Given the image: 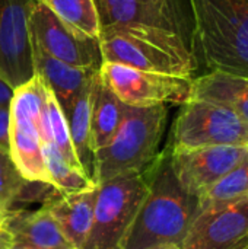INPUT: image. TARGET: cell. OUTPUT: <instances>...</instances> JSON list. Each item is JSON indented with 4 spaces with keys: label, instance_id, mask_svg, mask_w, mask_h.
I'll list each match as a JSON object with an SVG mask.
<instances>
[{
    "label": "cell",
    "instance_id": "cell-1",
    "mask_svg": "<svg viewBox=\"0 0 248 249\" xmlns=\"http://www.w3.org/2000/svg\"><path fill=\"white\" fill-rule=\"evenodd\" d=\"M148 174V194L120 249H145L168 244L180 247L199 214V198L186 193L180 185L171 166L168 147L159 152L149 165Z\"/></svg>",
    "mask_w": 248,
    "mask_h": 249
},
{
    "label": "cell",
    "instance_id": "cell-2",
    "mask_svg": "<svg viewBox=\"0 0 248 249\" xmlns=\"http://www.w3.org/2000/svg\"><path fill=\"white\" fill-rule=\"evenodd\" d=\"M102 63H118L162 74L191 77L197 69L193 42L184 35L139 23L101 26Z\"/></svg>",
    "mask_w": 248,
    "mask_h": 249
},
{
    "label": "cell",
    "instance_id": "cell-3",
    "mask_svg": "<svg viewBox=\"0 0 248 249\" xmlns=\"http://www.w3.org/2000/svg\"><path fill=\"white\" fill-rule=\"evenodd\" d=\"M196 41L212 70L248 77V0H189Z\"/></svg>",
    "mask_w": 248,
    "mask_h": 249
},
{
    "label": "cell",
    "instance_id": "cell-4",
    "mask_svg": "<svg viewBox=\"0 0 248 249\" xmlns=\"http://www.w3.org/2000/svg\"><path fill=\"white\" fill-rule=\"evenodd\" d=\"M167 105L127 107L111 142L95 152L92 181L99 185L113 178L145 171L159 155L167 124Z\"/></svg>",
    "mask_w": 248,
    "mask_h": 249
},
{
    "label": "cell",
    "instance_id": "cell-5",
    "mask_svg": "<svg viewBox=\"0 0 248 249\" xmlns=\"http://www.w3.org/2000/svg\"><path fill=\"white\" fill-rule=\"evenodd\" d=\"M45 85L35 74L16 88L10 101L9 155L28 182L48 185L41 152V118L45 104Z\"/></svg>",
    "mask_w": 248,
    "mask_h": 249
},
{
    "label": "cell",
    "instance_id": "cell-6",
    "mask_svg": "<svg viewBox=\"0 0 248 249\" xmlns=\"http://www.w3.org/2000/svg\"><path fill=\"white\" fill-rule=\"evenodd\" d=\"M148 168L96 185L94 222L85 249H120L127 229L148 194Z\"/></svg>",
    "mask_w": 248,
    "mask_h": 249
},
{
    "label": "cell",
    "instance_id": "cell-7",
    "mask_svg": "<svg viewBox=\"0 0 248 249\" xmlns=\"http://www.w3.org/2000/svg\"><path fill=\"white\" fill-rule=\"evenodd\" d=\"M212 146H248V123L222 105L187 101L174 121L170 150Z\"/></svg>",
    "mask_w": 248,
    "mask_h": 249
},
{
    "label": "cell",
    "instance_id": "cell-8",
    "mask_svg": "<svg viewBox=\"0 0 248 249\" xmlns=\"http://www.w3.org/2000/svg\"><path fill=\"white\" fill-rule=\"evenodd\" d=\"M98 73L104 85L127 107L183 105L190 99L193 77L146 71L118 63H102Z\"/></svg>",
    "mask_w": 248,
    "mask_h": 249
},
{
    "label": "cell",
    "instance_id": "cell-9",
    "mask_svg": "<svg viewBox=\"0 0 248 249\" xmlns=\"http://www.w3.org/2000/svg\"><path fill=\"white\" fill-rule=\"evenodd\" d=\"M29 32L32 45L61 63L82 69H99L102 64L99 38L63 22L38 0L29 15Z\"/></svg>",
    "mask_w": 248,
    "mask_h": 249
},
{
    "label": "cell",
    "instance_id": "cell-10",
    "mask_svg": "<svg viewBox=\"0 0 248 249\" xmlns=\"http://www.w3.org/2000/svg\"><path fill=\"white\" fill-rule=\"evenodd\" d=\"M37 0H0V79L13 90L35 76L29 15Z\"/></svg>",
    "mask_w": 248,
    "mask_h": 249
},
{
    "label": "cell",
    "instance_id": "cell-11",
    "mask_svg": "<svg viewBox=\"0 0 248 249\" xmlns=\"http://www.w3.org/2000/svg\"><path fill=\"white\" fill-rule=\"evenodd\" d=\"M180 249H248V196L200 209Z\"/></svg>",
    "mask_w": 248,
    "mask_h": 249
},
{
    "label": "cell",
    "instance_id": "cell-12",
    "mask_svg": "<svg viewBox=\"0 0 248 249\" xmlns=\"http://www.w3.org/2000/svg\"><path fill=\"white\" fill-rule=\"evenodd\" d=\"M170 149V147H168ZM248 155V146L170 150L172 171L186 193L199 200Z\"/></svg>",
    "mask_w": 248,
    "mask_h": 249
},
{
    "label": "cell",
    "instance_id": "cell-13",
    "mask_svg": "<svg viewBox=\"0 0 248 249\" xmlns=\"http://www.w3.org/2000/svg\"><path fill=\"white\" fill-rule=\"evenodd\" d=\"M101 26L139 23L178 32L187 38L184 22L172 0H95Z\"/></svg>",
    "mask_w": 248,
    "mask_h": 249
},
{
    "label": "cell",
    "instance_id": "cell-14",
    "mask_svg": "<svg viewBox=\"0 0 248 249\" xmlns=\"http://www.w3.org/2000/svg\"><path fill=\"white\" fill-rule=\"evenodd\" d=\"M0 226L9 236L10 247L19 249H76L60 226L41 206L37 210H12Z\"/></svg>",
    "mask_w": 248,
    "mask_h": 249
},
{
    "label": "cell",
    "instance_id": "cell-15",
    "mask_svg": "<svg viewBox=\"0 0 248 249\" xmlns=\"http://www.w3.org/2000/svg\"><path fill=\"white\" fill-rule=\"evenodd\" d=\"M98 187L77 193H58L53 190L42 201L61 232L76 249L86 248L94 222Z\"/></svg>",
    "mask_w": 248,
    "mask_h": 249
},
{
    "label": "cell",
    "instance_id": "cell-16",
    "mask_svg": "<svg viewBox=\"0 0 248 249\" xmlns=\"http://www.w3.org/2000/svg\"><path fill=\"white\" fill-rule=\"evenodd\" d=\"M35 74L51 90L60 108L66 114L75 98L98 74L99 69H82L61 63L32 45Z\"/></svg>",
    "mask_w": 248,
    "mask_h": 249
},
{
    "label": "cell",
    "instance_id": "cell-17",
    "mask_svg": "<svg viewBox=\"0 0 248 249\" xmlns=\"http://www.w3.org/2000/svg\"><path fill=\"white\" fill-rule=\"evenodd\" d=\"M191 99L222 105L248 123L247 76L212 70L191 80Z\"/></svg>",
    "mask_w": 248,
    "mask_h": 249
},
{
    "label": "cell",
    "instance_id": "cell-18",
    "mask_svg": "<svg viewBox=\"0 0 248 249\" xmlns=\"http://www.w3.org/2000/svg\"><path fill=\"white\" fill-rule=\"evenodd\" d=\"M95 79L85 89L80 90V93L75 98V101L72 102V105L64 114L76 156L85 174L91 179L94 177V158H95V150L92 146V136H91V109H92V93H94Z\"/></svg>",
    "mask_w": 248,
    "mask_h": 249
},
{
    "label": "cell",
    "instance_id": "cell-19",
    "mask_svg": "<svg viewBox=\"0 0 248 249\" xmlns=\"http://www.w3.org/2000/svg\"><path fill=\"white\" fill-rule=\"evenodd\" d=\"M124 111L126 105L104 85L98 73L94 82L91 109V136L95 152L111 142L121 124Z\"/></svg>",
    "mask_w": 248,
    "mask_h": 249
},
{
    "label": "cell",
    "instance_id": "cell-20",
    "mask_svg": "<svg viewBox=\"0 0 248 249\" xmlns=\"http://www.w3.org/2000/svg\"><path fill=\"white\" fill-rule=\"evenodd\" d=\"M44 166L48 175V185L58 193H77L96 187V184L83 172L75 169L61 156L53 140H41Z\"/></svg>",
    "mask_w": 248,
    "mask_h": 249
},
{
    "label": "cell",
    "instance_id": "cell-21",
    "mask_svg": "<svg viewBox=\"0 0 248 249\" xmlns=\"http://www.w3.org/2000/svg\"><path fill=\"white\" fill-rule=\"evenodd\" d=\"M57 18L86 35L99 38L101 20L95 0H38Z\"/></svg>",
    "mask_w": 248,
    "mask_h": 249
},
{
    "label": "cell",
    "instance_id": "cell-22",
    "mask_svg": "<svg viewBox=\"0 0 248 249\" xmlns=\"http://www.w3.org/2000/svg\"><path fill=\"white\" fill-rule=\"evenodd\" d=\"M32 184L20 175L10 155L0 149V223L18 201L28 198Z\"/></svg>",
    "mask_w": 248,
    "mask_h": 249
},
{
    "label": "cell",
    "instance_id": "cell-23",
    "mask_svg": "<svg viewBox=\"0 0 248 249\" xmlns=\"http://www.w3.org/2000/svg\"><path fill=\"white\" fill-rule=\"evenodd\" d=\"M45 114H47V123H48L50 136H51V140H53L54 146L61 153V156L69 162V165H72L75 169L85 174V171H83V168L79 163V159L76 156L75 147L72 144L69 125H67V121H66L64 112L60 108L57 99L54 98V95L51 93V90L48 88L45 89Z\"/></svg>",
    "mask_w": 248,
    "mask_h": 249
},
{
    "label": "cell",
    "instance_id": "cell-24",
    "mask_svg": "<svg viewBox=\"0 0 248 249\" xmlns=\"http://www.w3.org/2000/svg\"><path fill=\"white\" fill-rule=\"evenodd\" d=\"M248 196V155L231 172L216 182L200 200V209ZM200 212V210H199Z\"/></svg>",
    "mask_w": 248,
    "mask_h": 249
},
{
    "label": "cell",
    "instance_id": "cell-25",
    "mask_svg": "<svg viewBox=\"0 0 248 249\" xmlns=\"http://www.w3.org/2000/svg\"><path fill=\"white\" fill-rule=\"evenodd\" d=\"M9 123L10 111L7 107L0 105V149L9 153Z\"/></svg>",
    "mask_w": 248,
    "mask_h": 249
},
{
    "label": "cell",
    "instance_id": "cell-26",
    "mask_svg": "<svg viewBox=\"0 0 248 249\" xmlns=\"http://www.w3.org/2000/svg\"><path fill=\"white\" fill-rule=\"evenodd\" d=\"M12 96H13V89L3 79H0V105L9 108Z\"/></svg>",
    "mask_w": 248,
    "mask_h": 249
},
{
    "label": "cell",
    "instance_id": "cell-27",
    "mask_svg": "<svg viewBox=\"0 0 248 249\" xmlns=\"http://www.w3.org/2000/svg\"><path fill=\"white\" fill-rule=\"evenodd\" d=\"M10 247V244H9V236H7V233L4 232V229L0 226V249H7Z\"/></svg>",
    "mask_w": 248,
    "mask_h": 249
},
{
    "label": "cell",
    "instance_id": "cell-28",
    "mask_svg": "<svg viewBox=\"0 0 248 249\" xmlns=\"http://www.w3.org/2000/svg\"><path fill=\"white\" fill-rule=\"evenodd\" d=\"M145 249H180V247L174 245V244H168V245H158V247H151V248Z\"/></svg>",
    "mask_w": 248,
    "mask_h": 249
},
{
    "label": "cell",
    "instance_id": "cell-29",
    "mask_svg": "<svg viewBox=\"0 0 248 249\" xmlns=\"http://www.w3.org/2000/svg\"><path fill=\"white\" fill-rule=\"evenodd\" d=\"M7 249H19V248H13V247H10V248H7Z\"/></svg>",
    "mask_w": 248,
    "mask_h": 249
}]
</instances>
